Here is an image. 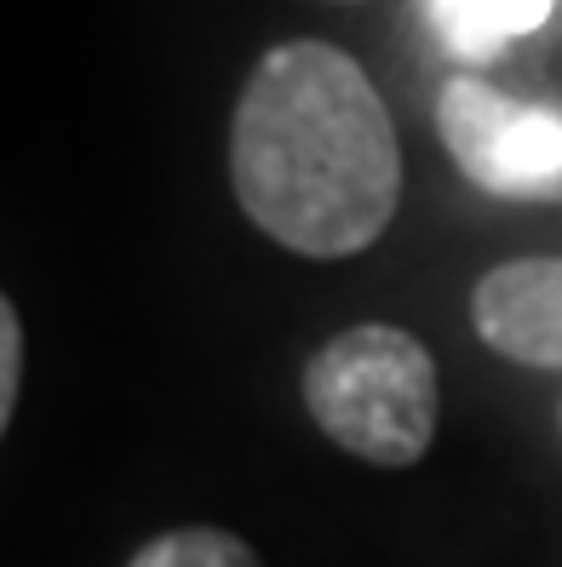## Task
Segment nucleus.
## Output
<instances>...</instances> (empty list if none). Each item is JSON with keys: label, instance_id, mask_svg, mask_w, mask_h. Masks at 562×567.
I'll list each match as a JSON object with an SVG mask.
<instances>
[{"label": "nucleus", "instance_id": "1", "mask_svg": "<svg viewBox=\"0 0 562 567\" xmlns=\"http://www.w3.org/2000/svg\"><path fill=\"white\" fill-rule=\"evenodd\" d=\"M229 178L270 241L305 258H350L390 229L402 150L356 58L327 41H282L242 86Z\"/></svg>", "mask_w": 562, "mask_h": 567}, {"label": "nucleus", "instance_id": "2", "mask_svg": "<svg viewBox=\"0 0 562 567\" xmlns=\"http://www.w3.org/2000/svg\"><path fill=\"white\" fill-rule=\"evenodd\" d=\"M305 408L345 453L385 471H408L437 442V361L402 327H345L305 361Z\"/></svg>", "mask_w": 562, "mask_h": 567}, {"label": "nucleus", "instance_id": "3", "mask_svg": "<svg viewBox=\"0 0 562 567\" xmlns=\"http://www.w3.org/2000/svg\"><path fill=\"white\" fill-rule=\"evenodd\" d=\"M437 126L453 166L477 189L505 202L562 207V115L534 110L482 81H448L437 97Z\"/></svg>", "mask_w": 562, "mask_h": 567}, {"label": "nucleus", "instance_id": "4", "mask_svg": "<svg viewBox=\"0 0 562 567\" xmlns=\"http://www.w3.org/2000/svg\"><path fill=\"white\" fill-rule=\"evenodd\" d=\"M471 321L505 361L562 373V258H511L488 270L471 292Z\"/></svg>", "mask_w": 562, "mask_h": 567}, {"label": "nucleus", "instance_id": "5", "mask_svg": "<svg viewBox=\"0 0 562 567\" xmlns=\"http://www.w3.org/2000/svg\"><path fill=\"white\" fill-rule=\"evenodd\" d=\"M126 567H264V561L253 556V545H242L224 527H178L150 539Z\"/></svg>", "mask_w": 562, "mask_h": 567}, {"label": "nucleus", "instance_id": "6", "mask_svg": "<svg viewBox=\"0 0 562 567\" xmlns=\"http://www.w3.org/2000/svg\"><path fill=\"white\" fill-rule=\"evenodd\" d=\"M437 35L453 58H500L505 47L488 35V0H425Z\"/></svg>", "mask_w": 562, "mask_h": 567}, {"label": "nucleus", "instance_id": "7", "mask_svg": "<svg viewBox=\"0 0 562 567\" xmlns=\"http://www.w3.org/2000/svg\"><path fill=\"white\" fill-rule=\"evenodd\" d=\"M18 384H23V321L12 298H0V430L18 413Z\"/></svg>", "mask_w": 562, "mask_h": 567}, {"label": "nucleus", "instance_id": "8", "mask_svg": "<svg viewBox=\"0 0 562 567\" xmlns=\"http://www.w3.org/2000/svg\"><path fill=\"white\" fill-rule=\"evenodd\" d=\"M556 0H488V35L493 41H511V35H528V29H540L551 18Z\"/></svg>", "mask_w": 562, "mask_h": 567}]
</instances>
